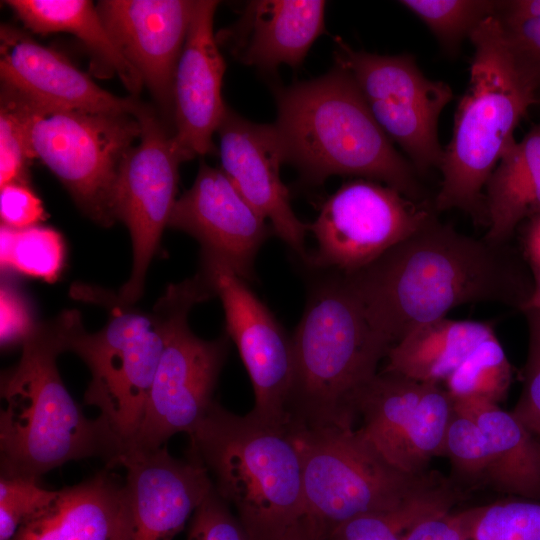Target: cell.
Segmentation results:
<instances>
[{
  "label": "cell",
  "instance_id": "cell-1",
  "mask_svg": "<svg viewBox=\"0 0 540 540\" xmlns=\"http://www.w3.org/2000/svg\"><path fill=\"white\" fill-rule=\"evenodd\" d=\"M437 214L368 266L344 274L391 345L461 305L496 303L521 312L534 292L518 248L463 234Z\"/></svg>",
  "mask_w": 540,
  "mask_h": 540
},
{
  "label": "cell",
  "instance_id": "cell-2",
  "mask_svg": "<svg viewBox=\"0 0 540 540\" xmlns=\"http://www.w3.org/2000/svg\"><path fill=\"white\" fill-rule=\"evenodd\" d=\"M285 163L309 185L334 175L390 186L427 202L418 173L380 128L350 73L334 64L326 74L275 90Z\"/></svg>",
  "mask_w": 540,
  "mask_h": 540
},
{
  "label": "cell",
  "instance_id": "cell-3",
  "mask_svg": "<svg viewBox=\"0 0 540 540\" xmlns=\"http://www.w3.org/2000/svg\"><path fill=\"white\" fill-rule=\"evenodd\" d=\"M309 287L294 336L290 421L303 428H353L357 399L392 346L371 324L365 308L337 271Z\"/></svg>",
  "mask_w": 540,
  "mask_h": 540
},
{
  "label": "cell",
  "instance_id": "cell-4",
  "mask_svg": "<svg viewBox=\"0 0 540 540\" xmlns=\"http://www.w3.org/2000/svg\"><path fill=\"white\" fill-rule=\"evenodd\" d=\"M192 458L251 540H282L304 515L303 458L292 423L213 403L189 435Z\"/></svg>",
  "mask_w": 540,
  "mask_h": 540
},
{
  "label": "cell",
  "instance_id": "cell-5",
  "mask_svg": "<svg viewBox=\"0 0 540 540\" xmlns=\"http://www.w3.org/2000/svg\"><path fill=\"white\" fill-rule=\"evenodd\" d=\"M64 319L35 325L19 362L1 377V472L34 477L71 460L101 457L119 466V452L101 422L87 418L66 389L56 358Z\"/></svg>",
  "mask_w": 540,
  "mask_h": 540
},
{
  "label": "cell",
  "instance_id": "cell-6",
  "mask_svg": "<svg viewBox=\"0 0 540 540\" xmlns=\"http://www.w3.org/2000/svg\"><path fill=\"white\" fill-rule=\"evenodd\" d=\"M474 54L468 87L454 115L453 133L440 166L436 213L459 209L487 227L484 189L528 109L540 103L518 71L495 16L470 37Z\"/></svg>",
  "mask_w": 540,
  "mask_h": 540
},
{
  "label": "cell",
  "instance_id": "cell-7",
  "mask_svg": "<svg viewBox=\"0 0 540 540\" xmlns=\"http://www.w3.org/2000/svg\"><path fill=\"white\" fill-rule=\"evenodd\" d=\"M85 295L109 309L107 323L89 333L76 311L63 312L64 348L76 353L91 372L84 401L99 410L97 419L121 463L133 449L143 419L165 344L164 329L155 311L142 312L105 292L90 289Z\"/></svg>",
  "mask_w": 540,
  "mask_h": 540
},
{
  "label": "cell",
  "instance_id": "cell-8",
  "mask_svg": "<svg viewBox=\"0 0 540 540\" xmlns=\"http://www.w3.org/2000/svg\"><path fill=\"white\" fill-rule=\"evenodd\" d=\"M292 425L303 458L301 521L315 540H324L356 516L392 508L443 479L436 472L410 475L396 469L358 429Z\"/></svg>",
  "mask_w": 540,
  "mask_h": 540
},
{
  "label": "cell",
  "instance_id": "cell-9",
  "mask_svg": "<svg viewBox=\"0 0 540 540\" xmlns=\"http://www.w3.org/2000/svg\"><path fill=\"white\" fill-rule=\"evenodd\" d=\"M215 295L210 279L200 271L170 285L156 303L165 344L132 450L158 449L177 433L191 435L213 405L229 337H197L188 326V315L195 304Z\"/></svg>",
  "mask_w": 540,
  "mask_h": 540
},
{
  "label": "cell",
  "instance_id": "cell-10",
  "mask_svg": "<svg viewBox=\"0 0 540 540\" xmlns=\"http://www.w3.org/2000/svg\"><path fill=\"white\" fill-rule=\"evenodd\" d=\"M32 105V157L60 180L87 216L109 226L114 221L111 203L120 166L141 135L138 117Z\"/></svg>",
  "mask_w": 540,
  "mask_h": 540
},
{
  "label": "cell",
  "instance_id": "cell-11",
  "mask_svg": "<svg viewBox=\"0 0 540 540\" xmlns=\"http://www.w3.org/2000/svg\"><path fill=\"white\" fill-rule=\"evenodd\" d=\"M335 41V64L350 73L380 128L418 175L440 168L438 122L453 97L450 86L427 78L412 54L379 55Z\"/></svg>",
  "mask_w": 540,
  "mask_h": 540
},
{
  "label": "cell",
  "instance_id": "cell-12",
  "mask_svg": "<svg viewBox=\"0 0 540 540\" xmlns=\"http://www.w3.org/2000/svg\"><path fill=\"white\" fill-rule=\"evenodd\" d=\"M434 212L385 184L357 178L328 196L309 225L316 250L305 265L349 275L413 234Z\"/></svg>",
  "mask_w": 540,
  "mask_h": 540
},
{
  "label": "cell",
  "instance_id": "cell-13",
  "mask_svg": "<svg viewBox=\"0 0 540 540\" xmlns=\"http://www.w3.org/2000/svg\"><path fill=\"white\" fill-rule=\"evenodd\" d=\"M135 115L142 126L139 143L120 166L111 203L113 220L127 226L132 240L131 275L117 295L128 305L142 295L147 269L177 200L183 162L162 118L143 103Z\"/></svg>",
  "mask_w": 540,
  "mask_h": 540
},
{
  "label": "cell",
  "instance_id": "cell-14",
  "mask_svg": "<svg viewBox=\"0 0 540 540\" xmlns=\"http://www.w3.org/2000/svg\"><path fill=\"white\" fill-rule=\"evenodd\" d=\"M453 411L442 384L381 371L358 396V431L396 469L422 475L434 457L444 455Z\"/></svg>",
  "mask_w": 540,
  "mask_h": 540
},
{
  "label": "cell",
  "instance_id": "cell-15",
  "mask_svg": "<svg viewBox=\"0 0 540 540\" xmlns=\"http://www.w3.org/2000/svg\"><path fill=\"white\" fill-rule=\"evenodd\" d=\"M223 304L226 334L235 343L249 374L255 404L252 413L289 422L288 402L293 382L291 339L270 309L243 279L217 262L202 261Z\"/></svg>",
  "mask_w": 540,
  "mask_h": 540
},
{
  "label": "cell",
  "instance_id": "cell-16",
  "mask_svg": "<svg viewBox=\"0 0 540 540\" xmlns=\"http://www.w3.org/2000/svg\"><path fill=\"white\" fill-rule=\"evenodd\" d=\"M168 226L201 244L202 261L220 263L251 282L258 251L273 232L224 172L204 162L192 186L177 198Z\"/></svg>",
  "mask_w": 540,
  "mask_h": 540
},
{
  "label": "cell",
  "instance_id": "cell-17",
  "mask_svg": "<svg viewBox=\"0 0 540 540\" xmlns=\"http://www.w3.org/2000/svg\"><path fill=\"white\" fill-rule=\"evenodd\" d=\"M196 0H102L98 14L173 134L174 79ZM165 123V122H164Z\"/></svg>",
  "mask_w": 540,
  "mask_h": 540
},
{
  "label": "cell",
  "instance_id": "cell-18",
  "mask_svg": "<svg viewBox=\"0 0 540 540\" xmlns=\"http://www.w3.org/2000/svg\"><path fill=\"white\" fill-rule=\"evenodd\" d=\"M216 133L221 170L245 200L270 221L273 233L306 264L309 225L295 215L289 190L281 180L285 156L275 125L251 122L228 108Z\"/></svg>",
  "mask_w": 540,
  "mask_h": 540
},
{
  "label": "cell",
  "instance_id": "cell-19",
  "mask_svg": "<svg viewBox=\"0 0 540 540\" xmlns=\"http://www.w3.org/2000/svg\"><path fill=\"white\" fill-rule=\"evenodd\" d=\"M128 540H172L213 488L196 459L180 460L162 446L132 450L121 460Z\"/></svg>",
  "mask_w": 540,
  "mask_h": 540
},
{
  "label": "cell",
  "instance_id": "cell-20",
  "mask_svg": "<svg viewBox=\"0 0 540 540\" xmlns=\"http://www.w3.org/2000/svg\"><path fill=\"white\" fill-rule=\"evenodd\" d=\"M219 2L196 0L174 79L173 141L183 160L217 153L213 135L228 107L222 97L225 59L213 30Z\"/></svg>",
  "mask_w": 540,
  "mask_h": 540
},
{
  "label": "cell",
  "instance_id": "cell-21",
  "mask_svg": "<svg viewBox=\"0 0 540 540\" xmlns=\"http://www.w3.org/2000/svg\"><path fill=\"white\" fill-rule=\"evenodd\" d=\"M0 77L1 86L46 108L136 114L141 105L104 90L65 55L8 24L0 28Z\"/></svg>",
  "mask_w": 540,
  "mask_h": 540
},
{
  "label": "cell",
  "instance_id": "cell-22",
  "mask_svg": "<svg viewBox=\"0 0 540 540\" xmlns=\"http://www.w3.org/2000/svg\"><path fill=\"white\" fill-rule=\"evenodd\" d=\"M326 5L322 0L249 1L216 40L236 60L259 70L275 71L282 64L298 68L325 32Z\"/></svg>",
  "mask_w": 540,
  "mask_h": 540
},
{
  "label": "cell",
  "instance_id": "cell-23",
  "mask_svg": "<svg viewBox=\"0 0 540 540\" xmlns=\"http://www.w3.org/2000/svg\"><path fill=\"white\" fill-rule=\"evenodd\" d=\"M123 486L101 471L57 490L53 500L22 524L12 540H128Z\"/></svg>",
  "mask_w": 540,
  "mask_h": 540
},
{
  "label": "cell",
  "instance_id": "cell-24",
  "mask_svg": "<svg viewBox=\"0 0 540 540\" xmlns=\"http://www.w3.org/2000/svg\"><path fill=\"white\" fill-rule=\"evenodd\" d=\"M454 402L474 417L485 437L489 456L485 486L540 500L539 439L498 403L481 399Z\"/></svg>",
  "mask_w": 540,
  "mask_h": 540
},
{
  "label": "cell",
  "instance_id": "cell-25",
  "mask_svg": "<svg viewBox=\"0 0 540 540\" xmlns=\"http://www.w3.org/2000/svg\"><path fill=\"white\" fill-rule=\"evenodd\" d=\"M485 238L511 243L526 220L540 216V121L506 149L484 189Z\"/></svg>",
  "mask_w": 540,
  "mask_h": 540
},
{
  "label": "cell",
  "instance_id": "cell-26",
  "mask_svg": "<svg viewBox=\"0 0 540 540\" xmlns=\"http://www.w3.org/2000/svg\"><path fill=\"white\" fill-rule=\"evenodd\" d=\"M494 334L487 322L443 317L412 329L393 344L382 371L443 385Z\"/></svg>",
  "mask_w": 540,
  "mask_h": 540
},
{
  "label": "cell",
  "instance_id": "cell-27",
  "mask_svg": "<svg viewBox=\"0 0 540 540\" xmlns=\"http://www.w3.org/2000/svg\"><path fill=\"white\" fill-rule=\"evenodd\" d=\"M5 4L33 33L74 35L92 54L94 62L103 71L116 74L133 97L141 91V76L115 45L91 1L8 0Z\"/></svg>",
  "mask_w": 540,
  "mask_h": 540
},
{
  "label": "cell",
  "instance_id": "cell-28",
  "mask_svg": "<svg viewBox=\"0 0 540 540\" xmlns=\"http://www.w3.org/2000/svg\"><path fill=\"white\" fill-rule=\"evenodd\" d=\"M465 495L461 487L443 478L392 508L362 514L342 523L324 540H404L418 523L451 512Z\"/></svg>",
  "mask_w": 540,
  "mask_h": 540
},
{
  "label": "cell",
  "instance_id": "cell-29",
  "mask_svg": "<svg viewBox=\"0 0 540 540\" xmlns=\"http://www.w3.org/2000/svg\"><path fill=\"white\" fill-rule=\"evenodd\" d=\"M512 366L496 334L483 341L446 379L454 400L481 399L498 403L512 383Z\"/></svg>",
  "mask_w": 540,
  "mask_h": 540
},
{
  "label": "cell",
  "instance_id": "cell-30",
  "mask_svg": "<svg viewBox=\"0 0 540 540\" xmlns=\"http://www.w3.org/2000/svg\"><path fill=\"white\" fill-rule=\"evenodd\" d=\"M455 514L467 540H540V500L498 501Z\"/></svg>",
  "mask_w": 540,
  "mask_h": 540
},
{
  "label": "cell",
  "instance_id": "cell-31",
  "mask_svg": "<svg viewBox=\"0 0 540 540\" xmlns=\"http://www.w3.org/2000/svg\"><path fill=\"white\" fill-rule=\"evenodd\" d=\"M399 3L418 17L435 36L442 50L455 55L462 42L483 21L495 16L499 1L402 0Z\"/></svg>",
  "mask_w": 540,
  "mask_h": 540
},
{
  "label": "cell",
  "instance_id": "cell-32",
  "mask_svg": "<svg viewBox=\"0 0 540 540\" xmlns=\"http://www.w3.org/2000/svg\"><path fill=\"white\" fill-rule=\"evenodd\" d=\"M0 241L2 268L49 282L59 276L64 245L54 229L37 225L14 229L2 224Z\"/></svg>",
  "mask_w": 540,
  "mask_h": 540
},
{
  "label": "cell",
  "instance_id": "cell-33",
  "mask_svg": "<svg viewBox=\"0 0 540 540\" xmlns=\"http://www.w3.org/2000/svg\"><path fill=\"white\" fill-rule=\"evenodd\" d=\"M496 17L518 71L540 100V0L499 1Z\"/></svg>",
  "mask_w": 540,
  "mask_h": 540
},
{
  "label": "cell",
  "instance_id": "cell-34",
  "mask_svg": "<svg viewBox=\"0 0 540 540\" xmlns=\"http://www.w3.org/2000/svg\"><path fill=\"white\" fill-rule=\"evenodd\" d=\"M32 103L1 86L0 101V186L27 184V166L33 159L29 129Z\"/></svg>",
  "mask_w": 540,
  "mask_h": 540
},
{
  "label": "cell",
  "instance_id": "cell-35",
  "mask_svg": "<svg viewBox=\"0 0 540 540\" xmlns=\"http://www.w3.org/2000/svg\"><path fill=\"white\" fill-rule=\"evenodd\" d=\"M444 455L449 458L459 483L470 488L486 485L489 456L485 437L474 417L455 402Z\"/></svg>",
  "mask_w": 540,
  "mask_h": 540
},
{
  "label": "cell",
  "instance_id": "cell-36",
  "mask_svg": "<svg viewBox=\"0 0 540 540\" xmlns=\"http://www.w3.org/2000/svg\"><path fill=\"white\" fill-rule=\"evenodd\" d=\"M56 493L41 487L37 477L1 472L0 540H12L19 527L47 506Z\"/></svg>",
  "mask_w": 540,
  "mask_h": 540
},
{
  "label": "cell",
  "instance_id": "cell-37",
  "mask_svg": "<svg viewBox=\"0 0 540 540\" xmlns=\"http://www.w3.org/2000/svg\"><path fill=\"white\" fill-rule=\"evenodd\" d=\"M528 329V352L523 387L512 414L540 438V309L521 312Z\"/></svg>",
  "mask_w": 540,
  "mask_h": 540
},
{
  "label": "cell",
  "instance_id": "cell-38",
  "mask_svg": "<svg viewBox=\"0 0 540 540\" xmlns=\"http://www.w3.org/2000/svg\"><path fill=\"white\" fill-rule=\"evenodd\" d=\"M187 540H251L214 486L190 519Z\"/></svg>",
  "mask_w": 540,
  "mask_h": 540
},
{
  "label": "cell",
  "instance_id": "cell-39",
  "mask_svg": "<svg viewBox=\"0 0 540 540\" xmlns=\"http://www.w3.org/2000/svg\"><path fill=\"white\" fill-rule=\"evenodd\" d=\"M0 215L2 224L25 229L45 219L40 199L25 183H10L1 187Z\"/></svg>",
  "mask_w": 540,
  "mask_h": 540
},
{
  "label": "cell",
  "instance_id": "cell-40",
  "mask_svg": "<svg viewBox=\"0 0 540 540\" xmlns=\"http://www.w3.org/2000/svg\"><path fill=\"white\" fill-rule=\"evenodd\" d=\"M0 340L2 348L23 344L35 325L27 302L12 286L3 284L0 293Z\"/></svg>",
  "mask_w": 540,
  "mask_h": 540
},
{
  "label": "cell",
  "instance_id": "cell-41",
  "mask_svg": "<svg viewBox=\"0 0 540 540\" xmlns=\"http://www.w3.org/2000/svg\"><path fill=\"white\" fill-rule=\"evenodd\" d=\"M404 540H467L455 513L431 516L413 527Z\"/></svg>",
  "mask_w": 540,
  "mask_h": 540
},
{
  "label": "cell",
  "instance_id": "cell-42",
  "mask_svg": "<svg viewBox=\"0 0 540 540\" xmlns=\"http://www.w3.org/2000/svg\"><path fill=\"white\" fill-rule=\"evenodd\" d=\"M520 226L519 250L535 278L540 276V216L530 218Z\"/></svg>",
  "mask_w": 540,
  "mask_h": 540
},
{
  "label": "cell",
  "instance_id": "cell-43",
  "mask_svg": "<svg viewBox=\"0 0 540 540\" xmlns=\"http://www.w3.org/2000/svg\"><path fill=\"white\" fill-rule=\"evenodd\" d=\"M282 540H315L302 521L294 526Z\"/></svg>",
  "mask_w": 540,
  "mask_h": 540
},
{
  "label": "cell",
  "instance_id": "cell-44",
  "mask_svg": "<svg viewBox=\"0 0 540 540\" xmlns=\"http://www.w3.org/2000/svg\"><path fill=\"white\" fill-rule=\"evenodd\" d=\"M535 287L534 292L528 301V303L525 305V307L521 310L524 311L526 309L530 308H539L540 309V276L534 278Z\"/></svg>",
  "mask_w": 540,
  "mask_h": 540
},
{
  "label": "cell",
  "instance_id": "cell-45",
  "mask_svg": "<svg viewBox=\"0 0 540 540\" xmlns=\"http://www.w3.org/2000/svg\"><path fill=\"white\" fill-rule=\"evenodd\" d=\"M538 439H539V441H540V438H538Z\"/></svg>",
  "mask_w": 540,
  "mask_h": 540
}]
</instances>
